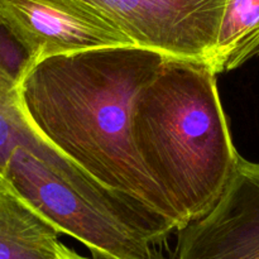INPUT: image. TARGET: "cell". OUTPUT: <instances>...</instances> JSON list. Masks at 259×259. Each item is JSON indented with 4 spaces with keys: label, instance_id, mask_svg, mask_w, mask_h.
<instances>
[{
    "label": "cell",
    "instance_id": "6",
    "mask_svg": "<svg viewBox=\"0 0 259 259\" xmlns=\"http://www.w3.org/2000/svg\"><path fill=\"white\" fill-rule=\"evenodd\" d=\"M61 233L0 179V259H56L73 249Z\"/></svg>",
    "mask_w": 259,
    "mask_h": 259
},
{
    "label": "cell",
    "instance_id": "1",
    "mask_svg": "<svg viewBox=\"0 0 259 259\" xmlns=\"http://www.w3.org/2000/svg\"><path fill=\"white\" fill-rule=\"evenodd\" d=\"M168 55L138 46L94 48L28 62L18 78L25 118L100 184L171 220L181 217L144 168L132 138L138 94Z\"/></svg>",
    "mask_w": 259,
    "mask_h": 259
},
{
    "label": "cell",
    "instance_id": "3",
    "mask_svg": "<svg viewBox=\"0 0 259 259\" xmlns=\"http://www.w3.org/2000/svg\"><path fill=\"white\" fill-rule=\"evenodd\" d=\"M138 47L209 61L227 0H80Z\"/></svg>",
    "mask_w": 259,
    "mask_h": 259
},
{
    "label": "cell",
    "instance_id": "8",
    "mask_svg": "<svg viewBox=\"0 0 259 259\" xmlns=\"http://www.w3.org/2000/svg\"><path fill=\"white\" fill-rule=\"evenodd\" d=\"M25 62L24 51L0 25V175L18 137L28 124L18 94V77Z\"/></svg>",
    "mask_w": 259,
    "mask_h": 259
},
{
    "label": "cell",
    "instance_id": "7",
    "mask_svg": "<svg viewBox=\"0 0 259 259\" xmlns=\"http://www.w3.org/2000/svg\"><path fill=\"white\" fill-rule=\"evenodd\" d=\"M259 55V0H227L209 62L218 73Z\"/></svg>",
    "mask_w": 259,
    "mask_h": 259
},
{
    "label": "cell",
    "instance_id": "4",
    "mask_svg": "<svg viewBox=\"0 0 259 259\" xmlns=\"http://www.w3.org/2000/svg\"><path fill=\"white\" fill-rule=\"evenodd\" d=\"M0 25L28 62L78 51L136 46L80 0H0Z\"/></svg>",
    "mask_w": 259,
    "mask_h": 259
},
{
    "label": "cell",
    "instance_id": "2",
    "mask_svg": "<svg viewBox=\"0 0 259 259\" xmlns=\"http://www.w3.org/2000/svg\"><path fill=\"white\" fill-rule=\"evenodd\" d=\"M132 138L185 227L214 206L240 158L206 60L166 58L137 96Z\"/></svg>",
    "mask_w": 259,
    "mask_h": 259
},
{
    "label": "cell",
    "instance_id": "5",
    "mask_svg": "<svg viewBox=\"0 0 259 259\" xmlns=\"http://www.w3.org/2000/svg\"><path fill=\"white\" fill-rule=\"evenodd\" d=\"M169 259H259V163L240 157L214 206L177 232Z\"/></svg>",
    "mask_w": 259,
    "mask_h": 259
},
{
    "label": "cell",
    "instance_id": "9",
    "mask_svg": "<svg viewBox=\"0 0 259 259\" xmlns=\"http://www.w3.org/2000/svg\"><path fill=\"white\" fill-rule=\"evenodd\" d=\"M56 259H89L86 257H82V255H80L78 253H76L75 250H72V252L70 253V254L67 255H63V257H60V258H56Z\"/></svg>",
    "mask_w": 259,
    "mask_h": 259
}]
</instances>
